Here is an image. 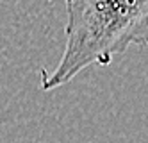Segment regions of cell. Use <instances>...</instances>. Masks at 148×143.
I'll return each mask as SVG.
<instances>
[{"label": "cell", "instance_id": "obj_1", "mask_svg": "<svg viewBox=\"0 0 148 143\" xmlns=\"http://www.w3.org/2000/svg\"><path fill=\"white\" fill-rule=\"evenodd\" d=\"M64 52L54 72L39 70L50 91L93 64L107 66L130 47H148V0H66Z\"/></svg>", "mask_w": 148, "mask_h": 143}]
</instances>
